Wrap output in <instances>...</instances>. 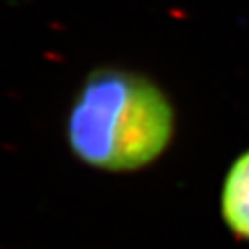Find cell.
Returning <instances> with one entry per match:
<instances>
[{
  "label": "cell",
  "mask_w": 249,
  "mask_h": 249,
  "mask_svg": "<svg viewBox=\"0 0 249 249\" xmlns=\"http://www.w3.org/2000/svg\"><path fill=\"white\" fill-rule=\"evenodd\" d=\"M176 133L166 92L139 72L107 67L81 83L67 116V142L92 168L133 172L157 160Z\"/></svg>",
  "instance_id": "cell-1"
},
{
  "label": "cell",
  "mask_w": 249,
  "mask_h": 249,
  "mask_svg": "<svg viewBox=\"0 0 249 249\" xmlns=\"http://www.w3.org/2000/svg\"><path fill=\"white\" fill-rule=\"evenodd\" d=\"M222 216L234 236L249 242V150L227 170L222 188Z\"/></svg>",
  "instance_id": "cell-2"
}]
</instances>
